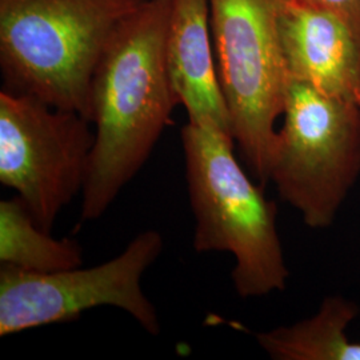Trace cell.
Returning a JSON list of instances; mask_svg holds the SVG:
<instances>
[{
    "label": "cell",
    "mask_w": 360,
    "mask_h": 360,
    "mask_svg": "<svg viewBox=\"0 0 360 360\" xmlns=\"http://www.w3.org/2000/svg\"><path fill=\"white\" fill-rule=\"evenodd\" d=\"M171 0H146L108 39L95 68L90 119L95 143L80 220L103 215L146 165L179 105L168 75Z\"/></svg>",
    "instance_id": "cell-1"
},
{
    "label": "cell",
    "mask_w": 360,
    "mask_h": 360,
    "mask_svg": "<svg viewBox=\"0 0 360 360\" xmlns=\"http://www.w3.org/2000/svg\"><path fill=\"white\" fill-rule=\"evenodd\" d=\"M342 18L360 41V0H303Z\"/></svg>",
    "instance_id": "cell-12"
},
{
    "label": "cell",
    "mask_w": 360,
    "mask_h": 360,
    "mask_svg": "<svg viewBox=\"0 0 360 360\" xmlns=\"http://www.w3.org/2000/svg\"><path fill=\"white\" fill-rule=\"evenodd\" d=\"M144 1L0 0L4 89L89 119L92 77L104 47Z\"/></svg>",
    "instance_id": "cell-3"
},
{
    "label": "cell",
    "mask_w": 360,
    "mask_h": 360,
    "mask_svg": "<svg viewBox=\"0 0 360 360\" xmlns=\"http://www.w3.org/2000/svg\"><path fill=\"white\" fill-rule=\"evenodd\" d=\"M359 307L343 296L324 299L306 321L255 334L259 346L276 360H360V343L348 339V324Z\"/></svg>",
    "instance_id": "cell-10"
},
{
    "label": "cell",
    "mask_w": 360,
    "mask_h": 360,
    "mask_svg": "<svg viewBox=\"0 0 360 360\" xmlns=\"http://www.w3.org/2000/svg\"><path fill=\"white\" fill-rule=\"evenodd\" d=\"M235 139L214 123L181 129L186 178L195 217L196 252H230L238 295L284 291L290 272L279 239L274 202L248 178L233 154Z\"/></svg>",
    "instance_id": "cell-2"
},
{
    "label": "cell",
    "mask_w": 360,
    "mask_h": 360,
    "mask_svg": "<svg viewBox=\"0 0 360 360\" xmlns=\"http://www.w3.org/2000/svg\"><path fill=\"white\" fill-rule=\"evenodd\" d=\"M91 124L35 96L0 92V181L44 231L84 188L95 143Z\"/></svg>",
    "instance_id": "cell-6"
},
{
    "label": "cell",
    "mask_w": 360,
    "mask_h": 360,
    "mask_svg": "<svg viewBox=\"0 0 360 360\" xmlns=\"http://www.w3.org/2000/svg\"><path fill=\"white\" fill-rule=\"evenodd\" d=\"M281 0H208L210 26L231 132L245 167L270 181L275 123L283 115L288 72L279 35Z\"/></svg>",
    "instance_id": "cell-5"
},
{
    "label": "cell",
    "mask_w": 360,
    "mask_h": 360,
    "mask_svg": "<svg viewBox=\"0 0 360 360\" xmlns=\"http://www.w3.org/2000/svg\"><path fill=\"white\" fill-rule=\"evenodd\" d=\"M0 263L27 272H55L82 266L77 240L55 239L39 227L19 196L0 202Z\"/></svg>",
    "instance_id": "cell-11"
},
{
    "label": "cell",
    "mask_w": 360,
    "mask_h": 360,
    "mask_svg": "<svg viewBox=\"0 0 360 360\" xmlns=\"http://www.w3.org/2000/svg\"><path fill=\"white\" fill-rule=\"evenodd\" d=\"M210 27L208 0H171L166 39L168 75L188 122L214 123L232 135Z\"/></svg>",
    "instance_id": "cell-9"
},
{
    "label": "cell",
    "mask_w": 360,
    "mask_h": 360,
    "mask_svg": "<svg viewBox=\"0 0 360 360\" xmlns=\"http://www.w3.org/2000/svg\"><path fill=\"white\" fill-rule=\"evenodd\" d=\"M278 23L288 77L360 105V41L347 23L303 0H281Z\"/></svg>",
    "instance_id": "cell-8"
},
{
    "label": "cell",
    "mask_w": 360,
    "mask_h": 360,
    "mask_svg": "<svg viewBox=\"0 0 360 360\" xmlns=\"http://www.w3.org/2000/svg\"><path fill=\"white\" fill-rule=\"evenodd\" d=\"M162 250V235L147 230L122 254L91 269L40 274L1 266L0 336L71 322L84 311L103 306L126 311L148 334L159 335L158 312L141 281Z\"/></svg>",
    "instance_id": "cell-7"
},
{
    "label": "cell",
    "mask_w": 360,
    "mask_h": 360,
    "mask_svg": "<svg viewBox=\"0 0 360 360\" xmlns=\"http://www.w3.org/2000/svg\"><path fill=\"white\" fill-rule=\"evenodd\" d=\"M270 181L314 230L333 226L360 176V105L288 77Z\"/></svg>",
    "instance_id": "cell-4"
}]
</instances>
